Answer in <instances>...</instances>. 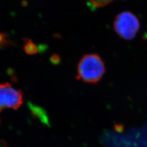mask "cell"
I'll return each mask as SVG.
<instances>
[{"label": "cell", "mask_w": 147, "mask_h": 147, "mask_svg": "<svg viewBox=\"0 0 147 147\" xmlns=\"http://www.w3.org/2000/svg\"><path fill=\"white\" fill-rule=\"evenodd\" d=\"M106 71L105 63L96 53L84 55L77 67L76 79L89 84L99 82Z\"/></svg>", "instance_id": "6da1fadb"}, {"label": "cell", "mask_w": 147, "mask_h": 147, "mask_svg": "<svg viewBox=\"0 0 147 147\" xmlns=\"http://www.w3.org/2000/svg\"><path fill=\"white\" fill-rule=\"evenodd\" d=\"M140 27L138 18L131 12L124 11L116 16L113 22V28L121 38L130 40L136 35Z\"/></svg>", "instance_id": "7a4b0ae2"}, {"label": "cell", "mask_w": 147, "mask_h": 147, "mask_svg": "<svg viewBox=\"0 0 147 147\" xmlns=\"http://www.w3.org/2000/svg\"><path fill=\"white\" fill-rule=\"evenodd\" d=\"M23 93L8 82L0 84V112L5 108L18 109L23 104Z\"/></svg>", "instance_id": "3957f363"}, {"label": "cell", "mask_w": 147, "mask_h": 147, "mask_svg": "<svg viewBox=\"0 0 147 147\" xmlns=\"http://www.w3.org/2000/svg\"><path fill=\"white\" fill-rule=\"evenodd\" d=\"M29 107L31 110L33 116H36L37 118L40 119V121L43 122L46 121V117L44 111L42 110V109L35 105L32 104L31 103H28Z\"/></svg>", "instance_id": "277c9868"}, {"label": "cell", "mask_w": 147, "mask_h": 147, "mask_svg": "<svg viewBox=\"0 0 147 147\" xmlns=\"http://www.w3.org/2000/svg\"><path fill=\"white\" fill-rule=\"evenodd\" d=\"M25 50L28 54L33 55L37 53V47L31 40H27L25 43Z\"/></svg>", "instance_id": "5b68a950"}, {"label": "cell", "mask_w": 147, "mask_h": 147, "mask_svg": "<svg viewBox=\"0 0 147 147\" xmlns=\"http://www.w3.org/2000/svg\"><path fill=\"white\" fill-rule=\"evenodd\" d=\"M90 3L94 7L100 8L108 5L112 2L116 0H88Z\"/></svg>", "instance_id": "8992f818"}, {"label": "cell", "mask_w": 147, "mask_h": 147, "mask_svg": "<svg viewBox=\"0 0 147 147\" xmlns=\"http://www.w3.org/2000/svg\"><path fill=\"white\" fill-rule=\"evenodd\" d=\"M0 121H1V120H0Z\"/></svg>", "instance_id": "52a82bcc"}]
</instances>
